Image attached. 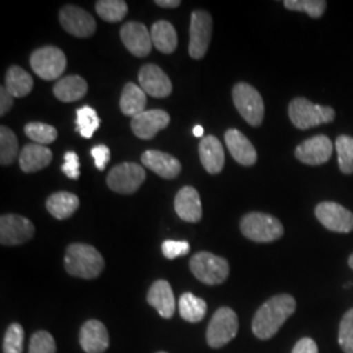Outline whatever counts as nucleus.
I'll return each mask as SVG.
<instances>
[{"label": "nucleus", "mask_w": 353, "mask_h": 353, "mask_svg": "<svg viewBox=\"0 0 353 353\" xmlns=\"http://www.w3.org/2000/svg\"><path fill=\"white\" fill-rule=\"evenodd\" d=\"M294 312L296 300L290 294H278L271 297L254 316V335L262 341L271 339Z\"/></svg>", "instance_id": "nucleus-1"}, {"label": "nucleus", "mask_w": 353, "mask_h": 353, "mask_svg": "<svg viewBox=\"0 0 353 353\" xmlns=\"http://www.w3.org/2000/svg\"><path fill=\"white\" fill-rule=\"evenodd\" d=\"M64 267L70 275L76 278L96 279L101 275L105 261L92 245L72 243L65 250Z\"/></svg>", "instance_id": "nucleus-2"}, {"label": "nucleus", "mask_w": 353, "mask_h": 353, "mask_svg": "<svg viewBox=\"0 0 353 353\" xmlns=\"http://www.w3.org/2000/svg\"><path fill=\"white\" fill-rule=\"evenodd\" d=\"M288 115L293 126L299 130H309L313 127L321 126L334 122L336 114L330 106L316 105L314 102L297 97L292 100L288 106Z\"/></svg>", "instance_id": "nucleus-3"}, {"label": "nucleus", "mask_w": 353, "mask_h": 353, "mask_svg": "<svg viewBox=\"0 0 353 353\" xmlns=\"http://www.w3.org/2000/svg\"><path fill=\"white\" fill-rule=\"evenodd\" d=\"M242 234L259 243L274 242L283 237L284 227L276 217L262 212H250L246 214L240 223Z\"/></svg>", "instance_id": "nucleus-4"}, {"label": "nucleus", "mask_w": 353, "mask_h": 353, "mask_svg": "<svg viewBox=\"0 0 353 353\" xmlns=\"http://www.w3.org/2000/svg\"><path fill=\"white\" fill-rule=\"evenodd\" d=\"M241 117L252 127H259L265 118V102L261 93L248 83H237L232 92Z\"/></svg>", "instance_id": "nucleus-5"}, {"label": "nucleus", "mask_w": 353, "mask_h": 353, "mask_svg": "<svg viewBox=\"0 0 353 353\" xmlns=\"http://www.w3.org/2000/svg\"><path fill=\"white\" fill-rule=\"evenodd\" d=\"M190 270L194 276L207 285H217L229 276L227 259L208 252L195 254L190 261Z\"/></svg>", "instance_id": "nucleus-6"}, {"label": "nucleus", "mask_w": 353, "mask_h": 353, "mask_svg": "<svg viewBox=\"0 0 353 353\" xmlns=\"http://www.w3.org/2000/svg\"><path fill=\"white\" fill-rule=\"evenodd\" d=\"M30 67L43 80H55L63 74L67 59L63 51L55 46H43L30 55Z\"/></svg>", "instance_id": "nucleus-7"}, {"label": "nucleus", "mask_w": 353, "mask_h": 353, "mask_svg": "<svg viewBox=\"0 0 353 353\" xmlns=\"http://www.w3.org/2000/svg\"><path fill=\"white\" fill-rule=\"evenodd\" d=\"M239 332V316L230 307H220L214 313L208 328L207 343L212 348H221Z\"/></svg>", "instance_id": "nucleus-8"}, {"label": "nucleus", "mask_w": 353, "mask_h": 353, "mask_svg": "<svg viewBox=\"0 0 353 353\" xmlns=\"http://www.w3.org/2000/svg\"><path fill=\"white\" fill-rule=\"evenodd\" d=\"M214 21L207 11L196 10L191 14L189 54L194 59H202L208 51L212 37Z\"/></svg>", "instance_id": "nucleus-9"}, {"label": "nucleus", "mask_w": 353, "mask_h": 353, "mask_svg": "<svg viewBox=\"0 0 353 353\" xmlns=\"http://www.w3.org/2000/svg\"><path fill=\"white\" fill-rule=\"evenodd\" d=\"M144 181V168L134 163H123L114 166L106 178V183L110 190L125 195H130L138 191Z\"/></svg>", "instance_id": "nucleus-10"}, {"label": "nucleus", "mask_w": 353, "mask_h": 353, "mask_svg": "<svg viewBox=\"0 0 353 353\" xmlns=\"http://www.w3.org/2000/svg\"><path fill=\"white\" fill-rule=\"evenodd\" d=\"M36 228L33 223L20 214H3L0 217V243L16 246L33 239Z\"/></svg>", "instance_id": "nucleus-11"}, {"label": "nucleus", "mask_w": 353, "mask_h": 353, "mask_svg": "<svg viewBox=\"0 0 353 353\" xmlns=\"http://www.w3.org/2000/svg\"><path fill=\"white\" fill-rule=\"evenodd\" d=\"M316 217L328 230L335 233H350L353 230V214L335 202L316 204Z\"/></svg>", "instance_id": "nucleus-12"}, {"label": "nucleus", "mask_w": 353, "mask_h": 353, "mask_svg": "<svg viewBox=\"0 0 353 353\" xmlns=\"http://www.w3.org/2000/svg\"><path fill=\"white\" fill-rule=\"evenodd\" d=\"M334 144L326 135H314L296 148V159L305 165L318 166L328 163L332 156Z\"/></svg>", "instance_id": "nucleus-13"}, {"label": "nucleus", "mask_w": 353, "mask_h": 353, "mask_svg": "<svg viewBox=\"0 0 353 353\" xmlns=\"http://www.w3.org/2000/svg\"><path fill=\"white\" fill-rule=\"evenodd\" d=\"M64 30L74 37H90L96 32V20L85 10L76 6H65L59 13Z\"/></svg>", "instance_id": "nucleus-14"}, {"label": "nucleus", "mask_w": 353, "mask_h": 353, "mask_svg": "<svg viewBox=\"0 0 353 353\" xmlns=\"http://www.w3.org/2000/svg\"><path fill=\"white\" fill-rule=\"evenodd\" d=\"M140 88L154 99L170 96L173 85L169 76L156 64H145L139 71Z\"/></svg>", "instance_id": "nucleus-15"}, {"label": "nucleus", "mask_w": 353, "mask_h": 353, "mask_svg": "<svg viewBox=\"0 0 353 353\" xmlns=\"http://www.w3.org/2000/svg\"><path fill=\"white\" fill-rule=\"evenodd\" d=\"M121 39L127 50L138 58L147 57L152 50L151 33L147 26L137 21H130L121 29Z\"/></svg>", "instance_id": "nucleus-16"}, {"label": "nucleus", "mask_w": 353, "mask_h": 353, "mask_svg": "<svg viewBox=\"0 0 353 353\" xmlns=\"http://www.w3.org/2000/svg\"><path fill=\"white\" fill-rule=\"evenodd\" d=\"M169 122L170 115L165 110H145L132 118L131 128L139 139L150 140L153 139L159 131L166 128Z\"/></svg>", "instance_id": "nucleus-17"}, {"label": "nucleus", "mask_w": 353, "mask_h": 353, "mask_svg": "<svg viewBox=\"0 0 353 353\" xmlns=\"http://www.w3.org/2000/svg\"><path fill=\"white\" fill-rule=\"evenodd\" d=\"M109 343L108 330L97 319L87 321L80 330V345L85 353H103Z\"/></svg>", "instance_id": "nucleus-18"}, {"label": "nucleus", "mask_w": 353, "mask_h": 353, "mask_svg": "<svg viewBox=\"0 0 353 353\" xmlns=\"http://www.w3.org/2000/svg\"><path fill=\"white\" fill-rule=\"evenodd\" d=\"M225 144L232 157L243 166H252L258 160V153L252 141L248 139L241 131L229 128L225 132Z\"/></svg>", "instance_id": "nucleus-19"}, {"label": "nucleus", "mask_w": 353, "mask_h": 353, "mask_svg": "<svg viewBox=\"0 0 353 353\" xmlns=\"http://www.w3.org/2000/svg\"><path fill=\"white\" fill-rule=\"evenodd\" d=\"M176 212L183 221L198 223L202 219V202L198 190L185 186L178 191L174 199Z\"/></svg>", "instance_id": "nucleus-20"}, {"label": "nucleus", "mask_w": 353, "mask_h": 353, "mask_svg": "<svg viewBox=\"0 0 353 353\" xmlns=\"http://www.w3.org/2000/svg\"><path fill=\"white\" fill-rule=\"evenodd\" d=\"M141 163L157 176L173 179L179 176L182 165L174 156L161 151H145L141 154Z\"/></svg>", "instance_id": "nucleus-21"}, {"label": "nucleus", "mask_w": 353, "mask_h": 353, "mask_svg": "<svg viewBox=\"0 0 353 353\" xmlns=\"http://www.w3.org/2000/svg\"><path fill=\"white\" fill-rule=\"evenodd\" d=\"M147 301L153 306L163 318H172L176 312L174 293L166 280H157L152 284L147 294Z\"/></svg>", "instance_id": "nucleus-22"}, {"label": "nucleus", "mask_w": 353, "mask_h": 353, "mask_svg": "<svg viewBox=\"0 0 353 353\" xmlns=\"http://www.w3.org/2000/svg\"><path fill=\"white\" fill-rule=\"evenodd\" d=\"M199 156L204 169L210 174H219L225 164V153L221 141L214 135H207L199 143Z\"/></svg>", "instance_id": "nucleus-23"}, {"label": "nucleus", "mask_w": 353, "mask_h": 353, "mask_svg": "<svg viewBox=\"0 0 353 353\" xmlns=\"http://www.w3.org/2000/svg\"><path fill=\"white\" fill-rule=\"evenodd\" d=\"M52 160V152L36 143L26 144V147L20 151L19 164L24 173H34L46 166H49Z\"/></svg>", "instance_id": "nucleus-24"}, {"label": "nucleus", "mask_w": 353, "mask_h": 353, "mask_svg": "<svg viewBox=\"0 0 353 353\" xmlns=\"http://www.w3.org/2000/svg\"><path fill=\"white\" fill-rule=\"evenodd\" d=\"M88 92V84L81 76L70 75L58 80L54 87V96L62 102H75Z\"/></svg>", "instance_id": "nucleus-25"}, {"label": "nucleus", "mask_w": 353, "mask_h": 353, "mask_svg": "<svg viewBox=\"0 0 353 353\" xmlns=\"http://www.w3.org/2000/svg\"><path fill=\"white\" fill-rule=\"evenodd\" d=\"M80 205V201L72 192L61 191L49 196L46 201V208L55 219L64 220L75 214Z\"/></svg>", "instance_id": "nucleus-26"}, {"label": "nucleus", "mask_w": 353, "mask_h": 353, "mask_svg": "<svg viewBox=\"0 0 353 353\" xmlns=\"http://www.w3.org/2000/svg\"><path fill=\"white\" fill-rule=\"evenodd\" d=\"M153 46L164 54L174 52L178 45L176 29L169 21L160 20L154 23L151 30Z\"/></svg>", "instance_id": "nucleus-27"}, {"label": "nucleus", "mask_w": 353, "mask_h": 353, "mask_svg": "<svg viewBox=\"0 0 353 353\" xmlns=\"http://www.w3.org/2000/svg\"><path fill=\"white\" fill-rule=\"evenodd\" d=\"M147 93L134 83H127L121 96L119 106L122 113L127 117H137L138 114L145 112Z\"/></svg>", "instance_id": "nucleus-28"}, {"label": "nucleus", "mask_w": 353, "mask_h": 353, "mask_svg": "<svg viewBox=\"0 0 353 353\" xmlns=\"http://www.w3.org/2000/svg\"><path fill=\"white\" fill-rule=\"evenodd\" d=\"M34 85L33 77L19 65H12L6 74V89L14 99L28 96Z\"/></svg>", "instance_id": "nucleus-29"}, {"label": "nucleus", "mask_w": 353, "mask_h": 353, "mask_svg": "<svg viewBox=\"0 0 353 353\" xmlns=\"http://www.w3.org/2000/svg\"><path fill=\"white\" fill-rule=\"evenodd\" d=\"M179 316L190 323L201 322L207 313V303L195 294L186 292L179 299Z\"/></svg>", "instance_id": "nucleus-30"}, {"label": "nucleus", "mask_w": 353, "mask_h": 353, "mask_svg": "<svg viewBox=\"0 0 353 353\" xmlns=\"http://www.w3.org/2000/svg\"><path fill=\"white\" fill-rule=\"evenodd\" d=\"M17 156H20V151L14 132L8 127H0V164L11 165Z\"/></svg>", "instance_id": "nucleus-31"}, {"label": "nucleus", "mask_w": 353, "mask_h": 353, "mask_svg": "<svg viewBox=\"0 0 353 353\" xmlns=\"http://www.w3.org/2000/svg\"><path fill=\"white\" fill-rule=\"evenodd\" d=\"M96 11L102 20L118 23L126 17L128 6L125 0H100L96 3Z\"/></svg>", "instance_id": "nucleus-32"}, {"label": "nucleus", "mask_w": 353, "mask_h": 353, "mask_svg": "<svg viewBox=\"0 0 353 353\" xmlns=\"http://www.w3.org/2000/svg\"><path fill=\"white\" fill-rule=\"evenodd\" d=\"M101 125V119L96 110L90 106H83L76 112V127L80 135L85 139H90L94 131Z\"/></svg>", "instance_id": "nucleus-33"}, {"label": "nucleus", "mask_w": 353, "mask_h": 353, "mask_svg": "<svg viewBox=\"0 0 353 353\" xmlns=\"http://www.w3.org/2000/svg\"><path fill=\"white\" fill-rule=\"evenodd\" d=\"M338 153V164L341 173L353 174V138L348 135H341L335 141Z\"/></svg>", "instance_id": "nucleus-34"}, {"label": "nucleus", "mask_w": 353, "mask_h": 353, "mask_svg": "<svg viewBox=\"0 0 353 353\" xmlns=\"http://www.w3.org/2000/svg\"><path fill=\"white\" fill-rule=\"evenodd\" d=\"M284 7L290 11L305 12L313 19H319L326 12V0H285Z\"/></svg>", "instance_id": "nucleus-35"}, {"label": "nucleus", "mask_w": 353, "mask_h": 353, "mask_svg": "<svg viewBox=\"0 0 353 353\" xmlns=\"http://www.w3.org/2000/svg\"><path fill=\"white\" fill-rule=\"evenodd\" d=\"M26 137L33 141H36V144L39 145H46L54 143L55 139L58 138V131L55 127L46 125V123H41V122H30L26 126Z\"/></svg>", "instance_id": "nucleus-36"}, {"label": "nucleus", "mask_w": 353, "mask_h": 353, "mask_svg": "<svg viewBox=\"0 0 353 353\" xmlns=\"http://www.w3.org/2000/svg\"><path fill=\"white\" fill-rule=\"evenodd\" d=\"M24 350V328L19 323H12L3 341V352L4 353H23Z\"/></svg>", "instance_id": "nucleus-37"}, {"label": "nucleus", "mask_w": 353, "mask_h": 353, "mask_svg": "<svg viewBox=\"0 0 353 353\" xmlns=\"http://www.w3.org/2000/svg\"><path fill=\"white\" fill-rule=\"evenodd\" d=\"M29 353H57V345L50 332L37 331L29 343Z\"/></svg>", "instance_id": "nucleus-38"}, {"label": "nucleus", "mask_w": 353, "mask_h": 353, "mask_svg": "<svg viewBox=\"0 0 353 353\" xmlns=\"http://www.w3.org/2000/svg\"><path fill=\"white\" fill-rule=\"evenodd\" d=\"M339 345L345 353H353V309L348 310L339 326Z\"/></svg>", "instance_id": "nucleus-39"}, {"label": "nucleus", "mask_w": 353, "mask_h": 353, "mask_svg": "<svg viewBox=\"0 0 353 353\" xmlns=\"http://www.w3.org/2000/svg\"><path fill=\"white\" fill-rule=\"evenodd\" d=\"M161 250L165 258L176 259L178 256H183L189 254L190 245L188 241L166 240L161 245Z\"/></svg>", "instance_id": "nucleus-40"}, {"label": "nucleus", "mask_w": 353, "mask_h": 353, "mask_svg": "<svg viewBox=\"0 0 353 353\" xmlns=\"http://www.w3.org/2000/svg\"><path fill=\"white\" fill-rule=\"evenodd\" d=\"M62 172L71 179H79L80 176V160L75 152H67L64 154V164L62 165Z\"/></svg>", "instance_id": "nucleus-41"}, {"label": "nucleus", "mask_w": 353, "mask_h": 353, "mask_svg": "<svg viewBox=\"0 0 353 353\" xmlns=\"http://www.w3.org/2000/svg\"><path fill=\"white\" fill-rule=\"evenodd\" d=\"M90 154L93 156L94 164H96V168H97L99 170H105L106 165L110 161V157H112V153H110L109 147H106V145H103V144L93 147V148L90 150Z\"/></svg>", "instance_id": "nucleus-42"}, {"label": "nucleus", "mask_w": 353, "mask_h": 353, "mask_svg": "<svg viewBox=\"0 0 353 353\" xmlns=\"http://www.w3.org/2000/svg\"><path fill=\"white\" fill-rule=\"evenodd\" d=\"M14 102V97L6 89V87L0 88V115H6L11 110Z\"/></svg>", "instance_id": "nucleus-43"}, {"label": "nucleus", "mask_w": 353, "mask_h": 353, "mask_svg": "<svg viewBox=\"0 0 353 353\" xmlns=\"http://www.w3.org/2000/svg\"><path fill=\"white\" fill-rule=\"evenodd\" d=\"M292 353H318L316 341L310 338H303L297 341Z\"/></svg>", "instance_id": "nucleus-44"}, {"label": "nucleus", "mask_w": 353, "mask_h": 353, "mask_svg": "<svg viewBox=\"0 0 353 353\" xmlns=\"http://www.w3.org/2000/svg\"><path fill=\"white\" fill-rule=\"evenodd\" d=\"M154 3L163 8H176L181 6V0H156Z\"/></svg>", "instance_id": "nucleus-45"}, {"label": "nucleus", "mask_w": 353, "mask_h": 353, "mask_svg": "<svg viewBox=\"0 0 353 353\" xmlns=\"http://www.w3.org/2000/svg\"><path fill=\"white\" fill-rule=\"evenodd\" d=\"M192 132H194V135H195V137L202 138L203 135H204V128H203L201 125H198V126H195L192 128Z\"/></svg>", "instance_id": "nucleus-46"}, {"label": "nucleus", "mask_w": 353, "mask_h": 353, "mask_svg": "<svg viewBox=\"0 0 353 353\" xmlns=\"http://www.w3.org/2000/svg\"><path fill=\"white\" fill-rule=\"evenodd\" d=\"M348 265H350V267L352 268L353 270V252L351 254V256H350V259H348Z\"/></svg>", "instance_id": "nucleus-47"}, {"label": "nucleus", "mask_w": 353, "mask_h": 353, "mask_svg": "<svg viewBox=\"0 0 353 353\" xmlns=\"http://www.w3.org/2000/svg\"><path fill=\"white\" fill-rule=\"evenodd\" d=\"M157 353H166V352H157Z\"/></svg>", "instance_id": "nucleus-48"}]
</instances>
